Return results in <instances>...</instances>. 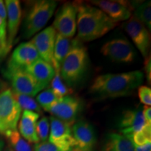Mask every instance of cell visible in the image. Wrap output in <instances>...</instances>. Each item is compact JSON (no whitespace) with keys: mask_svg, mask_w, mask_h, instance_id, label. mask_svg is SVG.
<instances>
[{"mask_svg":"<svg viewBox=\"0 0 151 151\" xmlns=\"http://www.w3.org/2000/svg\"><path fill=\"white\" fill-rule=\"evenodd\" d=\"M143 78L141 71L100 75L94 78L90 92L101 99L128 96L141 86Z\"/></svg>","mask_w":151,"mask_h":151,"instance_id":"cell-1","label":"cell"},{"mask_svg":"<svg viewBox=\"0 0 151 151\" xmlns=\"http://www.w3.org/2000/svg\"><path fill=\"white\" fill-rule=\"evenodd\" d=\"M77 4V39L89 42L106 35L118 25L102 11L89 4Z\"/></svg>","mask_w":151,"mask_h":151,"instance_id":"cell-2","label":"cell"},{"mask_svg":"<svg viewBox=\"0 0 151 151\" xmlns=\"http://www.w3.org/2000/svg\"><path fill=\"white\" fill-rule=\"evenodd\" d=\"M88 65V53L82 43L74 47L66 56L60 69V74L67 86L72 88L80 82Z\"/></svg>","mask_w":151,"mask_h":151,"instance_id":"cell-3","label":"cell"},{"mask_svg":"<svg viewBox=\"0 0 151 151\" xmlns=\"http://www.w3.org/2000/svg\"><path fill=\"white\" fill-rule=\"evenodd\" d=\"M57 2L52 0H39L32 4L22 24V37L29 39L39 32L53 15Z\"/></svg>","mask_w":151,"mask_h":151,"instance_id":"cell-4","label":"cell"},{"mask_svg":"<svg viewBox=\"0 0 151 151\" xmlns=\"http://www.w3.org/2000/svg\"><path fill=\"white\" fill-rule=\"evenodd\" d=\"M21 111L12 90L6 89L0 92V134L17 129Z\"/></svg>","mask_w":151,"mask_h":151,"instance_id":"cell-5","label":"cell"},{"mask_svg":"<svg viewBox=\"0 0 151 151\" xmlns=\"http://www.w3.org/2000/svg\"><path fill=\"white\" fill-rule=\"evenodd\" d=\"M4 76L10 81L15 93L25 94L32 97L45 88L24 69L7 68Z\"/></svg>","mask_w":151,"mask_h":151,"instance_id":"cell-6","label":"cell"},{"mask_svg":"<svg viewBox=\"0 0 151 151\" xmlns=\"http://www.w3.org/2000/svg\"><path fill=\"white\" fill-rule=\"evenodd\" d=\"M52 27L63 37H74L77 29L76 3L67 2L62 4L57 11Z\"/></svg>","mask_w":151,"mask_h":151,"instance_id":"cell-7","label":"cell"},{"mask_svg":"<svg viewBox=\"0 0 151 151\" xmlns=\"http://www.w3.org/2000/svg\"><path fill=\"white\" fill-rule=\"evenodd\" d=\"M48 139L49 142L62 151H71V149L76 146L71 125L53 116L50 117Z\"/></svg>","mask_w":151,"mask_h":151,"instance_id":"cell-8","label":"cell"},{"mask_svg":"<svg viewBox=\"0 0 151 151\" xmlns=\"http://www.w3.org/2000/svg\"><path fill=\"white\" fill-rule=\"evenodd\" d=\"M81 110V101L74 96L67 95L61 98L48 109L55 118L72 125Z\"/></svg>","mask_w":151,"mask_h":151,"instance_id":"cell-9","label":"cell"},{"mask_svg":"<svg viewBox=\"0 0 151 151\" xmlns=\"http://www.w3.org/2000/svg\"><path fill=\"white\" fill-rule=\"evenodd\" d=\"M103 55L114 62L131 63L134 60L135 50L127 39H113L103 45L101 48Z\"/></svg>","mask_w":151,"mask_h":151,"instance_id":"cell-10","label":"cell"},{"mask_svg":"<svg viewBox=\"0 0 151 151\" xmlns=\"http://www.w3.org/2000/svg\"><path fill=\"white\" fill-rule=\"evenodd\" d=\"M122 27L131 37L138 50L146 58L150 47V38L148 30L141 21L132 16L122 24Z\"/></svg>","mask_w":151,"mask_h":151,"instance_id":"cell-11","label":"cell"},{"mask_svg":"<svg viewBox=\"0 0 151 151\" xmlns=\"http://www.w3.org/2000/svg\"><path fill=\"white\" fill-rule=\"evenodd\" d=\"M56 35V30L50 26L37 34L30 41L37 49L41 59L52 66Z\"/></svg>","mask_w":151,"mask_h":151,"instance_id":"cell-12","label":"cell"},{"mask_svg":"<svg viewBox=\"0 0 151 151\" xmlns=\"http://www.w3.org/2000/svg\"><path fill=\"white\" fill-rule=\"evenodd\" d=\"M40 59L37 49L31 42L20 43L15 48L8 62V69H25Z\"/></svg>","mask_w":151,"mask_h":151,"instance_id":"cell-13","label":"cell"},{"mask_svg":"<svg viewBox=\"0 0 151 151\" xmlns=\"http://www.w3.org/2000/svg\"><path fill=\"white\" fill-rule=\"evenodd\" d=\"M76 146L82 151H94L97 136L92 125L86 120H79L71 128Z\"/></svg>","mask_w":151,"mask_h":151,"instance_id":"cell-14","label":"cell"},{"mask_svg":"<svg viewBox=\"0 0 151 151\" xmlns=\"http://www.w3.org/2000/svg\"><path fill=\"white\" fill-rule=\"evenodd\" d=\"M91 2L92 4L100 8V10L116 22L127 20L132 16L131 10L134 8L132 3L127 1L99 0L92 1Z\"/></svg>","mask_w":151,"mask_h":151,"instance_id":"cell-15","label":"cell"},{"mask_svg":"<svg viewBox=\"0 0 151 151\" xmlns=\"http://www.w3.org/2000/svg\"><path fill=\"white\" fill-rule=\"evenodd\" d=\"M143 109H136L134 110L124 111L120 120L119 127L122 135L131 140L135 133L139 132L146 124L143 117Z\"/></svg>","mask_w":151,"mask_h":151,"instance_id":"cell-16","label":"cell"},{"mask_svg":"<svg viewBox=\"0 0 151 151\" xmlns=\"http://www.w3.org/2000/svg\"><path fill=\"white\" fill-rule=\"evenodd\" d=\"M5 6L7 14V43L10 50L18 34L22 18V9L18 0H6Z\"/></svg>","mask_w":151,"mask_h":151,"instance_id":"cell-17","label":"cell"},{"mask_svg":"<svg viewBox=\"0 0 151 151\" xmlns=\"http://www.w3.org/2000/svg\"><path fill=\"white\" fill-rule=\"evenodd\" d=\"M39 116V113L27 110H24L21 115L18 124L19 133L29 143L37 144L40 141L36 129Z\"/></svg>","mask_w":151,"mask_h":151,"instance_id":"cell-18","label":"cell"},{"mask_svg":"<svg viewBox=\"0 0 151 151\" xmlns=\"http://www.w3.org/2000/svg\"><path fill=\"white\" fill-rule=\"evenodd\" d=\"M82 42L77 39L63 37L60 34H57L55 42L53 51L52 67L55 71H60V67L66 56L72 49Z\"/></svg>","mask_w":151,"mask_h":151,"instance_id":"cell-19","label":"cell"},{"mask_svg":"<svg viewBox=\"0 0 151 151\" xmlns=\"http://www.w3.org/2000/svg\"><path fill=\"white\" fill-rule=\"evenodd\" d=\"M24 70L45 88L51 82L55 74L54 67L41 58L26 67Z\"/></svg>","mask_w":151,"mask_h":151,"instance_id":"cell-20","label":"cell"},{"mask_svg":"<svg viewBox=\"0 0 151 151\" xmlns=\"http://www.w3.org/2000/svg\"><path fill=\"white\" fill-rule=\"evenodd\" d=\"M102 151H134L131 140L118 133L109 134Z\"/></svg>","mask_w":151,"mask_h":151,"instance_id":"cell-21","label":"cell"},{"mask_svg":"<svg viewBox=\"0 0 151 151\" xmlns=\"http://www.w3.org/2000/svg\"><path fill=\"white\" fill-rule=\"evenodd\" d=\"M4 136L8 141L9 146L13 151H33L29 143L20 135L17 129L9 131Z\"/></svg>","mask_w":151,"mask_h":151,"instance_id":"cell-22","label":"cell"},{"mask_svg":"<svg viewBox=\"0 0 151 151\" xmlns=\"http://www.w3.org/2000/svg\"><path fill=\"white\" fill-rule=\"evenodd\" d=\"M0 44L3 50L8 53L9 50L7 43V14L5 4L0 0Z\"/></svg>","mask_w":151,"mask_h":151,"instance_id":"cell-23","label":"cell"},{"mask_svg":"<svg viewBox=\"0 0 151 151\" xmlns=\"http://www.w3.org/2000/svg\"><path fill=\"white\" fill-rule=\"evenodd\" d=\"M134 16L137 18L139 21L148 28L150 31L151 29V6L150 1H146L138 6L134 11Z\"/></svg>","mask_w":151,"mask_h":151,"instance_id":"cell-24","label":"cell"},{"mask_svg":"<svg viewBox=\"0 0 151 151\" xmlns=\"http://www.w3.org/2000/svg\"><path fill=\"white\" fill-rule=\"evenodd\" d=\"M13 94L21 109H23L24 110L34 111L38 113H41L40 106L38 104L37 101L32 97L25 95V94L15 93L14 92H13Z\"/></svg>","mask_w":151,"mask_h":151,"instance_id":"cell-25","label":"cell"},{"mask_svg":"<svg viewBox=\"0 0 151 151\" xmlns=\"http://www.w3.org/2000/svg\"><path fill=\"white\" fill-rule=\"evenodd\" d=\"M52 92H54L56 97L58 99L69 95V93H71V90L67 86L60 76V71H55L54 78L51 81V88Z\"/></svg>","mask_w":151,"mask_h":151,"instance_id":"cell-26","label":"cell"},{"mask_svg":"<svg viewBox=\"0 0 151 151\" xmlns=\"http://www.w3.org/2000/svg\"><path fill=\"white\" fill-rule=\"evenodd\" d=\"M59 100L50 88H48L44 91L39 93L37 97L38 104L41 106L46 111L48 110L55 103Z\"/></svg>","mask_w":151,"mask_h":151,"instance_id":"cell-27","label":"cell"},{"mask_svg":"<svg viewBox=\"0 0 151 151\" xmlns=\"http://www.w3.org/2000/svg\"><path fill=\"white\" fill-rule=\"evenodd\" d=\"M131 141L134 146H143L151 142V124L146 122L144 127L133 135Z\"/></svg>","mask_w":151,"mask_h":151,"instance_id":"cell-28","label":"cell"},{"mask_svg":"<svg viewBox=\"0 0 151 151\" xmlns=\"http://www.w3.org/2000/svg\"><path fill=\"white\" fill-rule=\"evenodd\" d=\"M37 134L39 140L41 142L47 141L50 133V120L46 116H43L40 120L37 121Z\"/></svg>","mask_w":151,"mask_h":151,"instance_id":"cell-29","label":"cell"},{"mask_svg":"<svg viewBox=\"0 0 151 151\" xmlns=\"http://www.w3.org/2000/svg\"><path fill=\"white\" fill-rule=\"evenodd\" d=\"M138 94H139V99L141 102L148 106L151 105V90L148 87L143 86H139L138 89Z\"/></svg>","mask_w":151,"mask_h":151,"instance_id":"cell-30","label":"cell"},{"mask_svg":"<svg viewBox=\"0 0 151 151\" xmlns=\"http://www.w3.org/2000/svg\"><path fill=\"white\" fill-rule=\"evenodd\" d=\"M33 151H62L49 141L39 142L35 145Z\"/></svg>","mask_w":151,"mask_h":151,"instance_id":"cell-31","label":"cell"},{"mask_svg":"<svg viewBox=\"0 0 151 151\" xmlns=\"http://www.w3.org/2000/svg\"><path fill=\"white\" fill-rule=\"evenodd\" d=\"M145 65V71H146V78L148 80V82L150 84L151 81V60L150 55L147 57L144 62Z\"/></svg>","mask_w":151,"mask_h":151,"instance_id":"cell-32","label":"cell"},{"mask_svg":"<svg viewBox=\"0 0 151 151\" xmlns=\"http://www.w3.org/2000/svg\"><path fill=\"white\" fill-rule=\"evenodd\" d=\"M142 113L144 117L145 121L147 124H151V108L150 106H144L143 107Z\"/></svg>","mask_w":151,"mask_h":151,"instance_id":"cell-33","label":"cell"},{"mask_svg":"<svg viewBox=\"0 0 151 151\" xmlns=\"http://www.w3.org/2000/svg\"><path fill=\"white\" fill-rule=\"evenodd\" d=\"M134 151H151V142L143 146H134Z\"/></svg>","mask_w":151,"mask_h":151,"instance_id":"cell-34","label":"cell"},{"mask_svg":"<svg viewBox=\"0 0 151 151\" xmlns=\"http://www.w3.org/2000/svg\"><path fill=\"white\" fill-rule=\"evenodd\" d=\"M6 52L4 50H3L2 47H1V44H0V60H2L4 58H5V56L6 55Z\"/></svg>","mask_w":151,"mask_h":151,"instance_id":"cell-35","label":"cell"},{"mask_svg":"<svg viewBox=\"0 0 151 151\" xmlns=\"http://www.w3.org/2000/svg\"><path fill=\"white\" fill-rule=\"evenodd\" d=\"M4 148V142L3 139L0 137V151H2Z\"/></svg>","mask_w":151,"mask_h":151,"instance_id":"cell-36","label":"cell"},{"mask_svg":"<svg viewBox=\"0 0 151 151\" xmlns=\"http://www.w3.org/2000/svg\"><path fill=\"white\" fill-rule=\"evenodd\" d=\"M71 151H82V150H81L80 148H78L77 146H75L74 148H73L72 149H71Z\"/></svg>","mask_w":151,"mask_h":151,"instance_id":"cell-37","label":"cell"},{"mask_svg":"<svg viewBox=\"0 0 151 151\" xmlns=\"http://www.w3.org/2000/svg\"><path fill=\"white\" fill-rule=\"evenodd\" d=\"M2 151H13V150L9 146H7L5 148H4V150Z\"/></svg>","mask_w":151,"mask_h":151,"instance_id":"cell-38","label":"cell"}]
</instances>
